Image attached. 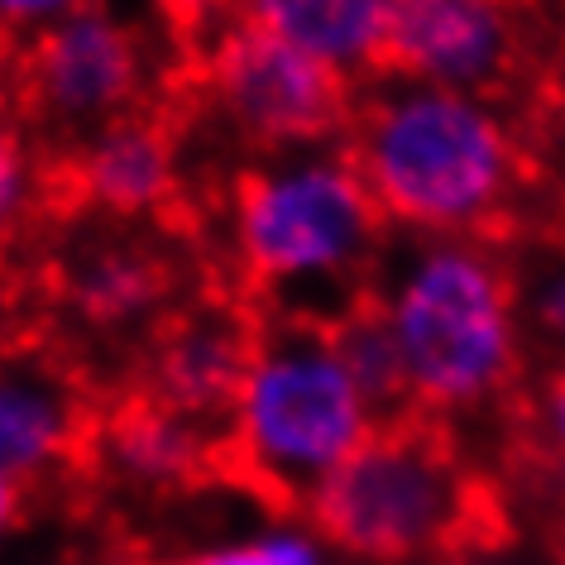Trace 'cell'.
<instances>
[{"instance_id":"cell-13","label":"cell","mask_w":565,"mask_h":565,"mask_svg":"<svg viewBox=\"0 0 565 565\" xmlns=\"http://www.w3.org/2000/svg\"><path fill=\"white\" fill-rule=\"evenodd\" d=\"M225 10L282 44L312 53L355 87L374 77L388 24V0H225Z\"/></svg>"},{"instance_id":"cell-18","label":"cell","mask_w":565,"mask_h":565,"mask_svg":"<svg viewBox=\"0 0 565 565\" xmlns=\"http://www.w3.org/2000/svg\"><path fill=\"white\" fill-rule=\"evenodd\" d=\"M87 6L92 0H0V49L15 58L34 39H44L53 24H63Z\"/></svg>"},{"instance_id":"cell-10","label":"cell","mask_w":565,"mask_h":565,"mask_svg":"<svg viewBox=\"0 0 565 565\" xmlns=\"http://www.w3.org/2000/svg\"><path fill=\"white\" fill-rule=\"evenodd\" d=\"M254 331H259V312L239 292L182 302L145 341L139 398L225 431L254 355Z\"/></svg>"},{"instance_id":"cell-9","label":"cell","mask_w":565,"mask_h":565,"mask_svg":"<svg viewBox=\"0 0 565 565\" xmlns=\"http://www.w3.org/2000/svg\"><path fill=\"white\" fill-rule=\"evenodd\" d=\"M96 413L82 374L44 345H0V475L24 493L58 484L87 460Z\"/></svg>"},{"instance_id":"cell-8","label":"cell","mask_w":565,"mask_h":565,"mask_svg":"<svg viewBox=\"0 0 565 565\" xmlns=\"http://www.w3.org/2000/svg\"><path fill=\"white\" fill-rule=\"evenodd\" d=\"M58 302L102 341H149L178 312L182 264L153 221H110L77 211L53 249Z\"/></svg>"},{"instance_id":"cell-3","label":"cell","mask_w":565,"mask_h":565,"mask_svg":"<svg viewBox=\"0 0 565 565\" xmlns=\"http://www.w3.org/2000/svg\"><path fill=\"white\" fill-rule=\"evenodd\" d=\"M302 522L364 565H489L518 546L522 527L493 465L427 407L364 436Z\"/></svg>"},{"instance_id":"cell-4","label":"cell","mask_w":565,"mask_h":565,"mask_svg":"<svg viewBox=\"0 0 565 565\" xmlns=\"http://www.w3.org/2000/svg\"><path fill=\"white\" fill-rule=\"evenodd\" d=\"M374 431L331 331L259 317L254 355L225 417V475L282 522L307 518L317 489Z\"/></svg>"},{"instance_id":"cell-14","label":"cell","mask_w":565,"mask_h":565,"mask_svg":"<svg viewBox=\"0 0 565 565\" xmlns=\"http://www.w3.org/2000/svg\"><path fill=\"white\" fill-rule=\"evenodd\" d=\"M331 341H335V350H341V360H345L350 379H355V388L364 393V403H370L374 427H384V422H403L407 413H417L422 407L417 393H413V379H407L398 331H393L384 292L370 298L364 307H355L341 327H331Z\"/></svg>"},{"instance_id":"cell-1","label":"cell","mask_w":565,"mask_h":565,"mask_svg":"<svg viewBox=\"0 0 565 565\" xmlns=\"http://www.w3.org/2000/svg\"><path fill=\"white\" fill-rule=\"evenodd\" d=\"M341 149L393 231L565 249V182L470 96L370 77L355 87Z\"/></svg>"},{"instance_id":"cell-12","label":"cell","mask_w":565,"mask_h":565,"mask_svg":"<svg viewBox=\"0 0 565 565\" xmlns=\"http://www.w3.org/2000/svg\"><path fill=\"white\" fill-rule=\"evenodd\" d=\"M87 460L102 465L116 484L145 493L188 489L206 475H225V431L149 398H130L96 417Z\"/></svg>"},{"instance_id":"cell-16","label":"cell","mask_w":565,"mask_h":565,"mask_svg":"<svg viewBox=\"0 0 565 565\" xmlns=\"http://www.w3.org/2000/svg\"><path fill=\"white\" fill-rule=\"evenodd\" d=\"M178 565H331V561H327L321 536L312 527L298 532L288 522V527L249 536V542H225V546L192 551V556L178 561Z\"/></svg>"},{"instance_id":"cell-2","label":"cell","mask_w":565,"mask_h":565,"mask_svg":"<svg viewBox=\"0 0 565 565\" xmlns=\"http://www.w3.org/2000/svg\"><path fill=\"white\" fill-rule=\"evenodd\" d=\"M388 231L341 145L264 153L225 188L231 278L259 317L341 327L384 288Z\"/></svg>"},{"instance_id":"cell-11","label":"cell","mask_w":565,"mask_h":565,"mask_svg":"<svg viewBox=\"0 0 565 565\" xmlns=\"http://www.w3.org/2000/svg\"><path fill=\"white\" fill-rule=\"evenodd\" d=\"M53 178H58V192L77 202V211L110 221H159L182 196L178 135L163 116L139 110L92 135L77 153H67Z\"/></svg>"},{"instance_id":"cell-19","label":"cell","mask_w":565,"mask_h":565,"mask_svg":"<svg viewBox=\"0 0 565 565\" xmlns=\"http://www.w3.org/2000/svg\"><path fill=\"white\" fill-rule=\"evenodd\" d=\"M24 503H30V493H24L15 479H6L0 475V546L10 542V536L20 532V522H24Z\"/></svg>"},{"instance_id":"cell-21","label":"cell","mask_w":565,"mask_h":565,"mask_svg":"<svg viewBox=\"0 0 565 565\" xmlns=\"http://www.w3.org/2000/svg\"><path fill=\"white\" fill-rule=\"evenodd\" d=\"M10 73H15V58H10L6 49H0V110L10 106Z\"/></svg>"},{"instance_id":"cell-17","label":"cell","mask_w":565,"mask_h":565,"mask_svg":"<svg viewBox=\"0 0 565 565\" xmlns=\"http://www.w3.org/2000/svg\"><path fill=\"white\" fill-rule=\"evenodd\" d=\"M518 278V268H513ZM518 317H527V327L536 335V345L546 350L551 360H565V268L546 264L532 282L518 278Z\"/></svg>"},{"instance_id":"cell-20","label":"cell","mask_w":565,"mask_h":565,"mask_svg":"<svg viewBox=\"0 0 565 565\" xmlns=\"http://www.w3.org/2000/svg\"><path fill=\"white\" fill-rule=\"evenodd\" d=\"M542 532H546V551H551V565H565V503L551 508L542 518Z\"/></svg>"},{"instance_id":"cell-7","label":"cell","mask_w":565,"mask_h":565,"mask_svg":"<svg viewBox=\"0 0 565 565\" xmlns=\"http://www.w3.org/2000/svg\"><path fill=\"white\" fill-rule=\"evenodd\" d=\"M202 92L235 145H245L254 159L341 145L355 110L350 77L235 15H225L206 39Z\"/></svg>"},{"instance_id":"cell-6","label":"cell","mask_w":565,"mask_h":565,"mask_svg":"<svg viewBox=\"0 0 565 565\" xmlns=\"http://www.w3.org/2000/svg\"><path fill=\"white\" fill-rule=\"evenodd\" d=\"M153 87H159V63L149 34L106 0H92L87 10L67 15L15 53L10 106L44 149V159L58 168L92 135L153 110Z\"/></svg>"},{"instance_id":"cell-15","label":"cell","mask_w":565,"mask_h":565,"mask_svg":"<svg viewBox=\"0 0 565 565\" xmlns=\"http://www.w3.org/2000/svg\"><path fill=\"white\" fill-rule=\"evenodd\" d=\"M49 192H58L53 163L15 110H0V249L44 216Z\"/></svg>"},{"instance_id":"cell-5","label":"cell","mask_w":565,"mask_h":565,"mask_svg":"<svg viewBox=\"0 0 565 565\" xmlns=\"http://www.w3.org/2000/svg\"><path fill=\"white\" fill-rule=\"evenodd\" d=\"M413 393L446 422L499 413L527 374L513 254L479 239H431L384 292Z\"/></svg>"}]
</instances>
